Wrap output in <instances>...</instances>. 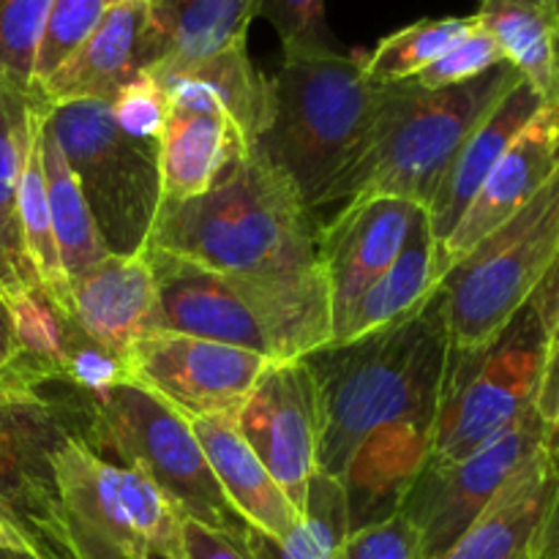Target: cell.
<instances>
[{"mask_svg": "<svg viewBox=\"0 0 559 559\" xmlns=\"http://www.w3.org/2000/svg\"><path fill=\"white\" fill-rule=\"evenodd\" d=\"M47 118L107 254H142L162 207L156 145L126 134L109 102L47 104Z\"/></svg>", "mask_w": 559, "mask_h": 559, "instance_id": "cell-10", "label": "cell"}, {"mask_svg": "<svg viewBox=\"0 0 559 559\" xmlns=\"http://www.w3.org/2000/svg\"><path fill=\"white\" fill-rule=\"evenodd\" d=\"M535 413L549 426V431L559 435V342H551L549 355H546L544 374L535 393Z\"/></svg>", "mask_w": 559, "mask_h": 559, "instance_id": "cell-39", "label": "cell"}, {"mask_svg": "<svg viewBox=\"0 0 559 559\" xmlns=\"http://www.w3.org/2000/svg\"><path fill=\"white\" fill-rule=\"evenodd\" d=\"M147 74L158 82L169 107L224 115L243 131L251 147L271 118V82L251 63L246 44L194 63L151 66Z\"/></svg>", "mask_w": 559, "mask_h": 559, "instance_id": "cell-20", "label": "cell"}, {"mask_svg": "<svg viewBox=\"0 0 559 559\" xmlns=\"http://www.w3.org/2000/svg\"><path fill=\"white\" fill-rule=\"evenodd\" d=\"M546 440L549 426L533 407L469 456L426 459L399 508L420 530L426 559L445 555Z\"/></svg>", "mask_w": 559, "mask_h": 559, "instance_id": "cell-12", "label": "cell"}, {"mask_svg": "<svg viewBox=\"0 0 559 559\" xmlns=\"http://www.w3.org/2000/svg\"><path fill=\"white\" fill-rule=\"evenodd\" d=\"M55 480L76 559H186V516L142 473L74 437L55 456Z\"/></svg>", "mask_w": 559, "mask_h": 559, "instance_id": "cell-8", "label": "cell"}, {"mask_svg": "<svg viewBox=\"0 0 559 559\" xmlns=\"http://www.w3.org/2000/svg\"><path fill=\"white\" fill-rule=\"evenodd\" d=\"M156 276L162 331L222 342L267 360H298L333 342V325L282 298L145 246Z\"/></svg>", "mask_w": 559, "mask_h": 559, "instance_id": "cell-9", "label": "cell"}, {"mask_svg": "<svg viewBox=\"0 0 559 559\" xmlns=\"http://www.w3.org/2000/svg\"><path fill=\"white\" fill-rule=\"evenodd\" d=\"M82 440L102 459L136 469L158 486L186 519L229 535L246 524L229 508L186 415L134 382L87 396Z\"/></svg>", "mask_w": 559, "mask_h": 559, "instance_id": "cell-7", "label": "cell"}, {"mask_svg": "<svg viewBox=\"0 0 559 559\" xmlns=\"http://www.w3.org/2000/svg\"><path fill=\"white\" fill-rule=\"evenodd\" d=\"M0 559H58V557L31 555V551H9V549H0Z\"/></svg>", "mask_w": 559, "mask_h": 559, "instance_id": "cell-45", "label": "cell"}, {"mask_svg": "<svg viewBox=\"0 0 559 559\" xmlns=\"http://www.w3.org/2000/svg\"><path fill=\"white\" fill-rule=\"evenodd\" d=\"M522 80L500 63L478 80L426 91L413 80L377 87L358 151L338 173L320 207L369 197H402L426 211L462 142Z\"/></svg>", "mask_w": 559, "mask_h": 559, "instance_id": "cell-3", "label": "cell"}, {"mask_svg": "<svg viewBox=\"0 0 559 559\" xmlns=\"http://www.w3.org/2000/svg\"><path fill=\"white\" fill-rule=\"evenodd\" d=\"M112 3H123V0H107V5H112Z\"/></svg>", "mask_w": 559, "mask_h": 559, "instance_id": "cell-47", "label": "cell"}, {"mask_svg": "<svg viewBox=\"0 0 559 559\" xmlns=\"http://www.w3.org/2000/svg\"><path fill=\"white\" fill-rule=\"evenodd\" d=\"M52 0H0V82L33 93L36 52Z\"/></svg>", "mask_w": 559, "mask_h": 559, "instance_id": "cell-32", "label": "cell"}, {"mask_svg": "<svg viewBox=\"0 0 559 559\" xmlns=\"http://www.w3.org/2000/svg\"><path fill=\"white\" fill-rule=\"evenodd\" d=\"M189 424L240 522L271 538H284L300 519V511L251 451L238 424L227 418H200Z\"/></svg>", "mask_w": 559, "mask_h": 559, "instance_id": "cell-22", "label": "cell"}, {"mask_svg": "<svg viewBox=\"0 0 559 559\" xmlns=\"http://www.w3.org/2000/svg\"><path fill=\"white\" fill-rule=\"evenodd\" d=\"M147 246L186 257L333 325L311 211L257 147L197 200L162 202Z\"/></svg>", "mask_w": 559, "mask_h": 559, "instance_id": "cell-2", "label": "cell"}, {"mask_svg": "<svg viewBox=\"0 0 559 559\" xmlns=\"http://www.w3.org/2000/svg\"><path fill=\"white\" fill-rule=\"evenodd\" d=\"M551 342H559V320H557V328H555V338Z\"/></svg>", "mask_w": 559, "mask_h": 559, "instance_id": "cell-46", "label": "cell"}, {"mask_svg": "<svg viewBox=\"0 0 559 559\" xmlns=\"http://www.w3.org/2000/svg\"><path fill=\"white\" fill-rule=\"evenodd\" d=\"M349 533L347 491L336 478L314 473L295 527L284 538L246 527L243 544L254 559H338Z\"/></svg>", "mask_w": 559, "mask_h": 559, "instance_id": "cell-27", "label": "cell"}, {"mask_svg": "<svg viewBox=\"0 0 559 559\" xmlns=\"http://www.w3.org/2000/svg\"><path fill=\"white\" fill-rule=\"evenodd\" d=\"M41 164L60 262H63L69 282H74L93 265H98L107 257V249L98 238L85 194H82L80 183H76L74 173H71L69 162H66L58 140H55L47 118V104H44L41 115Z\"/></svg>", "mask_w": 559, "mask_h": 559, "instance_id": "cell-29", "label": "cell"}, {"mask_svg": "<svg viewBox=\"0 0 559 559\" xmlns=\"http://www.w3.org/2000/svg\"><path fill=\"white\" fill-rule=\"evenodd\" d=\"M41 115L44 102L36 96L31 109V142H27L25 164L20 175V191H16V213H20V233L25 243V254L31 260L38 284L47 289L49 298L63 306L71 314V282L60 262L58 240L52 229V213L47 200V180H44L41 164Z\"/></svg>", "mask_w": 559, "mask_h": 559, "instance_id": "cell-28", "label": "cell"}, {"mask_svg": "<svg viewBox=\"0 0 559 559\" xmlns=\"http://www.w3.org/2000/svg\"><path fill=\"white\" fill-rule=\"evenodd\" d=\"M249 151L243 131L224 115L169 107L156 142L162 202L197 200Z\"/></svg>", "mask_w": 559, "mask_h": 559, "instance_id": "cell-23", "label": "cell"}, {"mask_svg": "<svg viewBox=\"0 0 559 559\" xmlns=\"http://www.w3.org/2000/svg\"><path fill=\"white\" fill-rule=\"evenodd\" d=\"M473 27L475 14L413 22V25L382 38L369 55H360L364 76L374 87L415 80L420 71L429 69L437 58H442Z\"/></svg>", "mask_w": 559, "mask_h": 559, "instance_id": "cell-31", "label": "cell"}, {"mask_svg": "<svg viewBox=\"0 0 559 559\" xmlns=\"http://www.w3.org/2000/svg\"><path fill=\"white\" fill-rule=\"evenodd\" d=\"M557 320L559 262L495 342L478 353L448 355L431 459L469 456L535 407Z\"/></svg>", "mask_w": 559, "mask_h": 559, "instance_id": "cell-5", "label": "cell"}, {"mask_svg": "<svg viewBox=\"0 0 559 559\" xmlns=\"http://www.w3.org/2000/svg\"><path fill=\"white\" fill-rule=\"evenodd\" d=\"M257 16L278 33L284 58L336 52L325 22V0H260Z\"/></svg>", "mask_w": 559, "mask_h": 559, "instance_id": "cell-34", "label": "cell"}, {"mask_svg": "<svg viewBox=\"0 0 559 559\" xmlns=\"http://www.w3.org/2000/svg\"><path fill=\"white\" fill-rule=\"evenodd\" d=\"M162 60L151 0H123L104 11L96 31L60 69L33 87L41 102H112L120 87Z\"/></svg>", "mask_w": 559, "mask_h": 559, "instance_id": "cell-16", "label": "cell"}, {"mask_svg": "<svg viewBox=\"0 0 559 559\" xmlns=\"http://www.w3.org/2000/svg\"><path fill=\"white\" fill-rule=\"evenodd\" d=\"M559 262V167L544 189L489 238L480 240L440 284L453 355L495 342Z\"/></svg>", "mask_w": 559, "mask_h": 559, "instance_id": "cell-6", "label": "cell"}, {"mask_svg": "<svg viewBox=\"0 0 559 559\" xmlns=\"http://www.w3.org/2000/svg\"><path fill=\"white\" fill-rule=\"evenodd\" d=\"M87 396L52 382L44 388L0 380V508L36 538L44 555L76 559L60 511L55 456L85 437Z\"/></svg>", "mask_w": 559, "mask_h": 559, "instance_id": "cell-11", "label": "cell"}, {"mask_svg": "<svg viewBox=\"0 0 559 559\" xmlns=\"http://www.w3.org/2000/svg\"><path fill=\"white\" fill-rule=\"evenodd\" d=\"M107 11V0H52L36 52L33 87L47 80L87 41Z\"/></svg>", "mask_w": 559, "mask_h": 559, "instance_id": "cell-33", "label": "cell"}, {"mask_svg": "<svg viewBox=\"0 0 559 559\" xmlns=\"http://www.w3.org/2000/svg\"><path fill=\"white\" fill-rule=\"evenodd\" d=\"M338 559H426L420 530L404 513L349 533Z\"/></svg>", "mask_w": 559, "mask_h": 559, "instance_id": "cell-37", "label": "cell"}, {"mask_svg": "<svg viewBox=\"0 0 559 559\" xmlns=\"http://www.w3.org/2000/svg\"><path fill=\"white\" fill-rule=\"evenodd\" d=\"M0 549L9 551H31V555H44L41 546L36 544L31 533L16 522L14 513L0 508ZM49 557V555H47Z\"/></svg>", "mask_w": 559, "mask_h": 559, "instance_id": "cell-40", "label": "cell"}, {"mask_svg": "<svg viewBox=\"0 0 559 559\" xmlns=\"http://www.w3.org/2000/svg\"><path fill=\"white\" fill-rule=\"evenodd\" d=\"M546 107L551 109L557 120V129H559V47H557V60H555V80H551V93L546 98Z\"/></svg>", "mask_w": 559, "mask_h": 559, "instance_id": "cell-43", "label": "cell"}, {"mask_svg": "<svg viewBox=\"0 0 559 559\" xmlns=\"http://www.w3.org/2000/svg\"><path fill=\"white\" fill-rule=\"evenodd\" d=\"M424 207L402 197H369L344 205L333 222L317 227V254L331 298L333 333L355 300L393 265Z\"/></svg>", "mask_w": 559, "mask_h": 559, "instance_id": "cell-15", "label": "cell"}, {"mask_svg": "<svg viewBox=\"0 0 559 559\" xmlns=\"http://www.w3.org/2000/svg\"><path fill=\"white\" fill-rule=\"evenodd\" d=\"M440 249H437V240L429 227V216L424 211L413 233H409L402 254L355 300L347 320L333 333L331 344L355 342V338L369 336V333L407 320V317H413L415 311H420L429 304L431 295L440 289Z\"/></svg>", "mask_w": 559, "mask_h": 559, "instance_id": "cell-24", "label": "cell"}, {"mask_svg": "<svg viewBox=\"0 0 559 559\" xmlns=\"http://www.w3.org/2000/svg\"><path fill=\"white\" fill-rule=\"evenodd\" d=\"M559 167V129L551 109L546 107L530 120L522 134L508 145L497 167L469 202L467 213L445 246L440 249L442 278L451 267H456L475 246L489 238L497 227L516 216L535 194L546 186V180Z\"/></svg>", "mask_w": 559, "mask_h": 559, "instance_id": "cell-17", "label": "cell"}, {"mask_svg": "<svg viewBox=\"0 0 559 559\" xmlns=\"http://www.w3.org/2000/svg\"><path fill=\"white\" fill-rule=\"evenodd\" d=\"M235 424L289 502L304 511L320 442V393L306 358L267 364Z\"/></svg>", "mask_w": 559, "mask_h": 559, "instance_id": "cell-14", "label": "cell"}, {"mask_svg": "<svg viewBox=\"0 0 559 559\" xmlns=\"http://www.w3.org/2000/svg\"><path fill=\"white\" fill-rule=\"evenodd\" d=\"M480 27L500 47L506 63H511L535 91L551 93L555 60L559 47V27L544 9L524 0H478Z\"/></svg>", "mask_w": 559, "mask_h": 559, "instance_id": "cell-30", "label": "cell"}, {"mask_svg": "<svg viewBox=\"0 0 559 559\" xmlns=\"http://www.w3.org/2000/svg\"><path fill=\"white\" fill-rule=\"evenodd\" d=\"M524 3H533V5H538V9H544L546 14L555 20V25L559 27V0H524Z\"/></svg>", "mask_w": 559, "mask_h": 559, "instance_id": "cell-44", "label": "cell"}, {"mask_svg": "<svg viewBox=\"0 0 559 559\" xmlns=\"http://www.w3.org/2000/svg\"><path fill=\"white\" fill-rule=\"evenodd\" d=\"M544 96L530 85L527 80H519L506 96L497 102V107L478 123V129L462 142L453 162L448 164L435 197L426 205L431 235L437 240V249L445 246L456 224L467 213L469 202L475 200L484 180L502 158L513 140L522 134L524 126L544 109Z\"/></svg>", "mask_w": 559, "mask_h": 559, "instance_id": "cell-21", "label": "cell"}, {"mask_svg": "<svg viewBox=\"0 0 559 559\" xmlns=\"http://www.w3.org/2000/svg\"><path fill=\"white\" fill-rule=\"evenodd\" d=\"M257 5L260 0H151L162 44L158 63H194L246 44Z\"/></svg>", "mask_w": 559, "mask_h": 559, "instance_id": "cell-25", "label": "cell"}, {"mask_svg": "<svg viewBox=\"0 0 559 559\" xmlns=\"http://www.w3.org/2000/svg\"><path fill=\"white\" fill-rule=\"evenodd\" d=\"M183 555L186 559H254L246 549L243 535L222 533L191 519L183 522Z\"/></svg>", "mask_w": 559, "mask_h": 559, "instance_id": "cell-38", "label": "cell"}, {"mask_svg": "<svg viewBox=\"0 0 559 559\" xmlns=\"http://www.w3.org/2000/svg\"><path fill=\"white\" fill-rule=\"evenodd\" d=\"M448 355L440 289L396 325L306 355L320 393L317 473L344 486L353 533L399 513L429 459Z\"/></svg>", "mask_w": 559, "mask_h": 559, "instance_id": "cell-1", "label": "cell"}, {"mask_svg": "<svg viewBox=\"0 0 559 559\" xmlns=\"http://www.w3.org/2000/svg\"><path fill=\"white\" fill-rule=\"evenodd\" d=\"M71 317L104 347L126 355L140 338L162 333L156 276L145 251L107 254L71 282Z\"/></svg>", "mask_w": 559, "mask_h": 559, "instance_id": "cell-19", "label": "cell"}, {"mask_svg": "<svg viewBox=\"0 0 559 559\" xmlns=\"http://www.w3.org/2000/svg\"><path fill=\"white\" fill-rule=\"evenodd\" d=\"M16 344H14V331H11V317L5 309L3 298H0V371L14 360Z\"/></svg>", "mask_w": 559, "mask_h": 559, "instance_id": "cell-42", "label": "cell"}, {"mask_svg": "<svg viewBox=\"0 0 559 559\" xmlns=\"http://www.w3.org/2000/svg\"><path fill=\"white\" fill-rule=\"evenodd\" d=\"M559 506V435L508 480L462 538L437 559H524L538 546Z\"/></svg>", "mask_w": 559, "mask_h": 559, "instance_id": "cell-18", "label": "cell"}, {"mask_svg": "<svg viewBox=\"0 0 559 559\" xmlns=\"http://www.w3.org/2000/svg\"><path fill=\"white\" fill-rule=\"evenodd\" d=\"M524 559H559V506L555 516H551L549 527H546L544 538L538 540V546Z\"/></svg>", "mask_w": 559, "mask_h": 559, "instance_id": "cell-41", "label": "cell"}, {"mask_svg": "<svg viewBox=\"0 0 559 559\" xmlns=\"http://www.w3.org/2000/svg\"><path fill=\"white\" fill-rule=\"evenodd\" d=\"M109 104H112L115 123L126 134L156 145L164 131V123L169 118V102L162 87H158V82L147 71L134 76L126 87H120L118 96Z\"/></svg>", "mask_w": 559, "mask_h": 559, "instance_id": "cell-36", "label": "cell"}, {"mask_svg": "<svg viewBox=\"0 0 559 559\" xmlns=\"http://www.w3.org/2000/svg\"><path fill=\"white\" fill-rule=\"evenodd\" d=\"M33 104L36 93L0 82V293L38 282L25 254L16 213V191L31 142Z\"/></svg>", "mask_w": 559, "mask_h": 559, "instance_id": "cell-26", "label": "cell"}, {"mask_svg": "<svg viewBox=\"0 0 559 559\" xmlns=\"http://www.w3.org/2000/svg\"><path fill=\"white\" fill-rule=\"evenodd\" d=\"M267 364L249 349L169 331L126 349L129 380L189 420L238 418Z\"/></svg>", "mask_w": 559, "mask_h": 559, "instance_id": "cell-13", "label": "cell"}, {"mask_svg": "<svg viewBox=\"0 0 559 559\" xmlns=\"http://www.w3.org/2000/svg\"><path fill=\"white\" fill-rule=\"evenodd\" d=\"M500 63H506L500 47L480 27L478 16H475L473 31L459 38L442 58H437L429 69L420 71L413 82L426 87V91H440V87H453L462 85V82L478 80V76H484L486 71H491Z\"/></svg>", "mask_w": 559, "mask_h": 559, "instance_id": "cell-35", "label": "cell"}, {"mask_svg": "<svg viewBox=\"0 0 559 559\" xmlns=\"http://www.w3.org/2000/svg\"><path fill=\"white\" fill-rule=\"evenodd\" d=\"M267 82L271 118L254 147L314 211L358 151L377 87L364 76L360 55L342 49L284 58Z\"/></svg>", "mask_w": 559, "mask_h": 559, "instance_id": "cell-4", "label": "cell"}]
</instances>
